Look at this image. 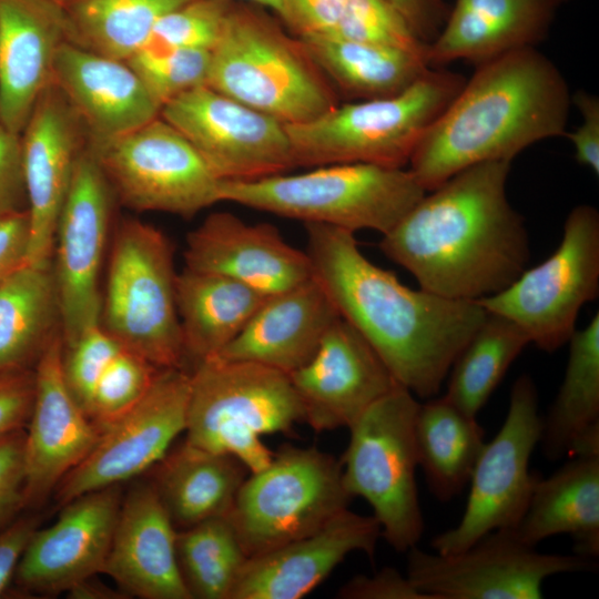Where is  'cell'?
Returning a JSON list of instances; mask_svg holds the SVG:
<instances>
[{
	"label": "cell",
	"instance_id": "obj_8",
	"mask_svg": "<svg viewBox=\"0 0 599 599\" xmlns=\"http://www.w3.org/2000/svg\"><path fill=\"white\" fill-rule=\"evenodd\" d=\"M173 248L156 227L121 221L110 253L101 326L155 367L183 368L185 354L175 301Z\"/></svg>",
	"mask_w": 599,
	"mask_h": 599
},
{
	"label": "cell",
	"instance_id": "obj_10",
	"mask_svg": "<svg viewBox=\"0 0 599 599\" xmlns=\"http://www.w3.org/2000/svg\"><path fill=\"white\" fill-rule=\"evenodd\" d=\"M351 500L341 460L315 447L287 445L250 473L226 517L248 558L318 530Z\"/></svg>",
	"mask_w": 599,
	"mask_h": 599
},
{
	"label": "cell",
	"instance_id": "obj_24",
	"mask_svg": "<svg viewBox=\"0 0 599 599\" xmlns=\"http://www.w3.org/2000/svg\"><path fill=\"white\" fill-rule=\"evenodd\" d=\"M53 83L84 128L89 146L115 140L160 115V108L125 61L71 41L57 52Z\"/></svg>",
	"mask_w": 599,
	"mask_h": 599
},
{
	"label": "cell",
	"instance_id": "obj_30",
	"mask_svg": "<svg viewBox=\"0 0 599 599\" xmlns=\"http://www.w3.org/2000/svg\"><path fill=\"white\" fill-rule=\"evenodd\" d=\"M568 343L562 383L542 418L539 444L549 460L599 455V313Z\"/></svg>",
	"mask_w": 599,
	"mask_h": 599
},
{
	"label": "cell",
	"instance_id": "obj_23",
	"mask_svg": "<svg viewBox=\"0 0 599 599\" xmlns=\"http://www.w3.org/2000/svg\"><path fill=\"white\" fill-rule=\"evenodd\" d=\"M185 267L223 275L267 296L312 277L306 252L290 245L268 223L248 224L214 212L186 236Z\"/></svg>",
	"mask_w": 599,
	"mask_h": 599
},
{
	"label": "cell",
	"instance_id": "obj_39",
	"mask_svg": "<svg viewBox=\"0 0 599 599\" xmlns=\"http://www.w3.org/2000/svg\"><path fill=\"white\" fill-rule=\"evenodd\" d=\"M161 109L175 98L207 85L211 51L143 48L125 61Z\"/></svg>",
	"mask_w": 599,
	"mask_h": 599
},
{
	"label": "cell",
	"instance_id": "obj_3",
	"mask_svg": "<svg viewBox=\"0 0 599 599\" xmlns=\"http://www.w3.org/2000/svg\"><path fill=\"white\" fill-rule=\"evenodd\" d=\"M559 68L536 47L476 67L409 161L426 192L488 161H512L539 141L565 136L571 106Z\"/></svg>",
	"mask_w": 599,
	"mask_h": 599
},
{
	"label": "cell",
	"instance_id": "obj_28",
	"mask_svg": "<svg viewBox=\"0 0 599 599\" xmlns=\"http://www.w3.org/2000/svg\"><path fill=\"white\" fill-rule=\"evenodd\" d=\"M571 0H456L427 47L430 67L464 60L476 65L542 42L559 10Z\"/></svg>",
	"mask_w": 599,
	"mask_h": 599
},
{
	"label": "cell",
	"instance_id": "obj_13",
	"mask_svg": "<svg viewBox=\"0 0 599 599\" xmlns=\"http://www.w3.org/2000/svg\"><path fill=\"white\" fill-rule=\"evenodd\" d=\"M541 426L535 383L521 375L512 385L504 424L475 464L465 511L455 527L432 539L434 551L459 552L490 531L519 524L537 478L529 471V460Z\"/></svg>",
	"mask_w": 599,
	"mask_h": 599
},
{
	"label": "cell",
	"instance_id": "obj_22",
	"mask_svg": "<svg viewBox=\"0 0 599 599\" xmlns=\"http://www.w3.org/2000/svg\"><path fill=\"white\" fill-rule=\"evenodd\" d=\"M382 537L376 518L341 511L318 530L248 557L229 599H300L318 587L352 552L374 558Z\"/></svg>",
	"mask_w": 599,
	"mask_h": 599
},
{
	"label": "cell",
	"instance_id": "obj_1",
	"mask_svg": "<svg viewBox=\"0 0 599 599\" xmlns=\"http://www.w3.org/2000/svg\"><path fill=\"white\" fill-rule=\"evenodd\" d=\"M312 277L339 316L356 328L397 383L432 398L486 318L476 301L444 297L402 284L361 252L354 233L306 223Z\"/></svg>",
	"mask_w": 599,
	"mask_h": 599
},
{
	"label": "cell",
	"instance_id": "obj_40",
	"mask_svg": "<svg viewBox=\"0 0 599 599\" xmlns=\"http://www.w3.org/2000/svg\"><path fill=\"white\" fill-rule=\"evenodd\" d=\"M159 369L122 346L93 390L87 408L88 417L101 432L145 395Z\"/></svg>",
	"mask_w": 599,
	"mask_h": 599
},
{
	"label": "cell",
	"instance_id": "obj_19",
	"mask_svg": "<svg viewBox=\"0 0 599 599\" xmlns=\"http://www.w3.org/2000/svg\"><path fill=\"white\" fill-rule=\"evenodd\" d=\"M30 219L26 264L51 261L58 219L77 160L88 136L69 102L52 82L20 134Z\"/></svg>",
	"mask_w": 599,
	"mask_h": 599
},
{
	"label": "cell",
	"instance_id": "obj_50",
	"mask_svg": "<svg viewBox=\"0 0 599 599\" xmlns=\"http://www.w3.org/2000/svg\"><path fill=\"white\" fill-rule=\"evenodd\" d=\"M33 519H19L0 530V595L16 573L17 566L32 534Z\"/></svg>",
	"mask_w": 599,
	"mask_h": 599
},
{
	"label": "cell",
	"instance_id": "obj_5",
	"mask_svg": "<svg viewBox=\"0 0 599 599\" xmlns=\"http://www.w3.org/2000/svg\"><path fill=\"white\" fill-rule=\"evenodd\" d=\"M465 81L460 73L430 67L398 94L338 103L311 121L286 125L295 164L405 167Z\"/></svg>",
	"mask_w": 599,
	"mask_h": 599
},
{
	"label": "cell",
	"instance_id": "obj_36",
	"mask_svg": "<svg viewBox=\"0 0 599 599\" xmlns=\"http://www.w3.org/2000/svg\"><path fill=\"white\" fill-rule=\"evenodd\" d=\"M190 0H69V41L126 61L149 42L158 21Z\"/></svg>",
	"mask_w": 599,
	"mask_h": 599
},
{
	"label": "cell",
	"instance_id": "obj_33",
	"mask_svg": "<svg viewBox=\"0 0 599 599\" xmlns=\"http://www.w3.org/2000/svg\"><path fill=\"white\" fill-rule=\"evenodd\" d=\"M333 88L354 101L398 94L429 68L405 49L327 37L298 38Z\"/></svg>",
	"mask_w": 599,
	"mask_h": 599
},
{
	"label": "cell",
	"instance_id": "obj_4",
	"mask_svg": "<svg viewBox=\"0 0 599 599\" xmlns=\"http://www.w3.org/2000/svg\"><path fill=\"white\" fill-rule=\"evenodd\" d=\"M261 6L235 0L211 51L207 87L285 125L338 104L335 89L302 41Z\"/></svg>",
	"mask_w": 599,
	"mask_h": 599
},
{
	"label": "cell",
	"instance_id": "obj_43",
	"mask_svg": "<svg viewBox=\"0 0 599 599\" xmlns=\"http://www.w3.org/2000/svg\"><path fill=\"white\" fill-rule=\"evenodd\" d=\"M26 432L0 436V530L26 506Z\"/></svg>",
	"mask_w": 599,
	"mask_h": 599
},
{
	"label": "cell",
	"instance_id": "obj_17",
	"mask_svg": "<svg viewBox=\"0 0 599 599\" xmlns=\"http://www.w3.org/2000/svg\"><path fill=\"white\" fill-rule=\"evenodd\" d=\"M113 194L87 146L80 153L58 219L52 264L63 345L100 323L99 287Z\"/></svg>",
	"mask_w": 599,
	"mask_h": 599
},
{
	"label": "cell",
	"instance_id": "obj_27",
	"mask_svg": "<svg viewBox=\"0 0 599 599\" xmlns=\"http://www.w3.org/2000/svg\"><path fill=\"white\" fill-rule=\"evenodd\" d=\"M339 317L321 285L309 280L270 295L220 356L252 362L286 374L304 366Z\"/></svg>",
	"mask_w": 599,
	"mask_h": 599
},
{
	"label": "cell",
	"instance_id": "obj_6",
	"mask_svg": "<svg viewBox=\"0 0 599 599\" xmlns=\"http://www.w3.org/2000/svg\"><path fill=\"white\" fill-rule=\"evenodd\" d=\"M426 194L409 169L368 163L317 166L298 174L223 181L221 202L351 232L390 231Z\"/></svg>",
	"mask_w": 599,
	"mask_h": 599
},
{
	"label": "cell",
	"instance_id": "obj_44",
	"mask_svg": "<svg viewBox=\"0 0 599 599\" xmlns=\"http://www.w3.org/2000/svg\"><path fill=\"white\" fill-rule=\"evenodd\" d=\"M34 395V370L0 373V436L21 429L29 420Z\"/></svg>",
	"mask_w": 599,
	"mask_h": 599
},
{
	"label": "cell",
	"instance_id": "obj_21",
	"mask_svg": "<svg viewBox=\"0 0 599 599\" xmlns=\"http://www.w3.org/2000/svg\"><path fill=\"white\" fill-rule=\"evenodd\" d=\"M121 501L113 486L64 504L52 525L32 534L16 569L19 585L41 593L73 591L102 572Z\"/></svg>",
	"mask_w": 599,
	"mask_h": 599
},
{
	"label": "cell",
	"instance_id": "obj_14",
	"mask_svg": "<svg viewBox=\"0 0 599 599\" xmlns=\"http://www.w3.org/2000/svg\"><path fill=\"white\" fill-rule=\"evenodd\" d=\"M589 566L576 554H542L512 529H497L450 555L409 549L406 576L428 599H539L546 579Z\"/></svg>",
	"mask_w": 599,
	"mask_h": 599
},
{
	"label": "cell",
	"instance_id": "obj_52",
	"mask_svg": "<svg viewBox=\"0 0 599 599\" xmlns=\"http://www.w3.org/2000/svg\"><path fill=\"white\" fill-rule=\"evenodd\" d=\"M60 6H64L69 0H51Z\"/></svg>",
	"mask_w": 599,
	"mask_h": 599
},
{
	"label": "cell",
	"instance_id": "obj_16",
	"mask_svg": "<svg viewBox=\"0 0 599 599\" xmlns=\"http://www.w3.org/2000/svg\"><path fill=\"white\" fill-rule=\"evenodd\" d=\"M190 373L159 369L145 395L103 428L88 456L55 488L60 505L141 475L159 464L185 432Z\"/></svg>",
	"mask_w": 599,
	"mask_h": 599
},
{
	"label": "cell",
	"instance_id": "obj_15",
	"mask_svg": "<svg viewBox=\"0 0 599 599\" xmlns=\"http://www.w3.org/2000/svg\"><path fill=\"white\" fill-rule=\"evenodd\" d=\"M160 116L221 181H251L296 166L286 125L207 85L166 103Z\"/></svg>",
	"mask_w": 599,
	"mask_h": 599
},
{
	"label": "cell",
	"instance_id": "obj_48",
	"mask_svg": "<svg viewBox=\"0 0 599 599\" xmlns=\"http://www.w3.org/2000/svg\"><path fill=\"white\" fill-rule=\"evenodd\" d=\"M414 34L429 45L443 29L450 7L446 0H386Z\"/></svg>",
	"mask_w": 599,
	"mask_h": 599
},
{
	"label": "cell",
	"instance_id": "obj_2",
	"mask_svg": "<svg viewBox=\"0 0 599 599\" xmlns=\"http://www.w3.org/2000/svg\"><path fill=\"white\" fill-rule=\"evenodd\" d=\"M511 161L471 165L426 194L379 242L422 290L463 301L495 295L527 268L524 217L507 197Z\"/></svg>",
	"mask_w": 599,
	"mask_h": 599
},
{
	"label": "cell",
	"instance_id": "obj_29",
	"mask_svg": "<svg viewBox=\"0 0 599 599\" xmlns=\"http://www.w3.org/2000/svg\"><path fill=\"white\" fill-rule=\"evenodd\" d=\"M547 478L537 476L516 536L529 546L569 535L576 555H599V455L569 457Z\"/></svg>",
	"mask_w": 599,
	"mask_h": 599
},
{
	"label": "cell",
	"instance_id": "obj_25",
	"mask_svg": "<svg viewBox=\"0 0 599 599\" xmlns=\"http://www.w3.org/2000/svg\"><path fill=\"white\" fill-rule=\"evenodd\" d=\"M69 41L62 6L51 0H0V124L21 134L53 82L60 45Z\"/></svg>",
	"mask_w": 599,
	"mask_h": 599
},
{
	"label": "cell",
	"instance_id": "obj_31",
	"mask_svg": "<svg viewBox=\"0 0 599 599\" xmlns=\"http://www.w3.org/2000/svg\"><path fill=\"white\" fill-rule=\"evenodd\" d=\"M267 295L233 278L184 267L175 301L185 359L217 355L244 328Z\"/></svg>",
	"mask_w": 599,
	"mask_h": 599
},
{
	"label": "cell",
	"instance_id": "obj_34",
	"mask_svg": "<svg viewBox=\"0 0 599 599\" xmlns=\"http://www.w3.org/2000/svg\"><path fill=\"white\" fill-rule=\"evenodd\" d=\"M414 437L429 490L443 502L454 499L468 485L485 445L483 427L444 395L419 403Z\"/></svg>",
	"mask_w": 599,
	"mask_h": 599
},
{
	"label": "cell",
	"instance_id": "obj_35",
	"mask_svg": "<svg viewBox=\"0 0 599 599\" xmlns=\"http://www.w3.org/2000/svg\"><path fill=\"white\" fill-rule=\"evenodd\" d=\"M60 328L51 261L23 264L0 282V373L27 368Z\"/></svg>",
	"mask_w": 599,
	"mask_h": 599
},
{
	"label": "cell",
	"instance_id": "obj_11",
	"mask_svg": "<svg viewBox=\"0 0 599 599\" xmlns=\"http://www.w3.org/2000/svg\"><path fill=\"white\" fill-rule=\"evenodd\" d=\"M599 294V212L573 207L562 240L544 262L525 270L501 292L476 301L515 322L538 348L552 353L576 331L581 307Z\"/></svg>",
	"mask_w": 599,
	"mask_h": 599
},
{
	"label": "cell",
	"instance_id": "obj_9",
	"mask_svg": "<svg viewBox=\"0 0 599 599\" xmlns=\"http://www.w3.org/2000/svg\"><path fill=\"white\" fill-rule=\"evenodd\" d=\"M418 407L402 386L378 399L348 428L341 460L347 493L368 502L382 537L398 552L416 547L424 532L414 437Z\"/></svg>",
	"mask_w": 599,
	"mask_h": 599
},
{
	"label": "cell",
	"instance_id": "obj_38",
	"mask_svg": "<svg viewBox=\"0 0 599 599\" xmlns=\"http://www.w3.org/2000/svg\"><path fill=\"white\" fill-rule=\"evenodd\" d=\"M176 557L191 598L229 599L247 556L226 516L176 531Z\"/></svg>",
	"mask_w": 599,
	"mask_h": 599
},
{
	"label": "cell",
	"instance_id": "obj_47",
	"mask_svg": "<svg viewBox=\"0 0 599 599\" xmlns=\"http://www.w3.org/2000/svg\"><path fill=\"white\" fill-rule=\"evenodd\" d=\"M571 103L579 110L582 121L567 136L575 149L576 161L599 174V99L595 93L579 90L571 94Z\"/></svg>",
	"mask_w": 599,
	"mask_h": 599
},
{
	"label": "cell",
	"instance_id": "obj_20",
	"mask_svg": "<svg viewBox=\"0 0 599 599\" xmlns=\"http://www.w3.org/2000/svg\"><path fill=\"white\" fill-rule=\"evenodd\" d=\"M61 328L38 358L26 432V506L41 504L97 444L100 429L70 392Z\"/></svg>",
	"mask_w": 599,
	"mask_h": 599
},
{
	"label": "cell",
	"instance_id": "obj_51",
	"mask_svg": "<svg viewBox=\"0 0 599 599\" xmlns=\"http://www.w3.org/2000/svg\"><path fill=\"white\" fill-rule=\"evenodd\" d=\"M241 1H246V2H251V3H254V4L261 6V7L266 8L267 10H270L271 12L274 13L276 11V9H277L280 0H241Z\"/></svg>",
	"mask_w": 599,
	"mask_h": 599
},
{
	"label": "cell",
	"instance_id": "obj_26",
	"mask_svg": "<svg viewBox=\"0 0 599 599\" xmlns=\"http://www.w3.org/2000/svg\"><path fill=\"white\" fill-rule=\"evenodd\" d=\"M175 541V527L155 488L139 485L121 501L102 572L143 599H192Z\"/></svg>",
	"mask_w": 599,
	"mask_h": 599
},
{
	"label": "cell",
	"instance_id": "obj_7",
	"mask_svg": "<svg viewBox=\"0 0 599 599\" xmlns=\"http://www.w3.org/2000/svg\"><path fill=\"white\" fill-rule=\"evenodd\" d=\"M304 422L288 374L252 362L212 356L190 373L185 443L230 455L250 473L273 456L263 435L288 434Z\"/></svg>",
	"mask_w": 599,
	"mask_h": 599
},
{
	"label": "cell",
	"instance_id": "obj_32",
	"mask_svg": "<svg viewBox=\"0 0 599 599\" xmlns=\"http://www.w3.org/2000/svg\"><path fill=\"white\" fill-rule=\"evenodd\" d=\"M248 474L235 457L184 441L159 463L152 485L174 527L185 529L226 516Z\"/></svg>",
	"mask_w": 599,
	"mask_h": 599
},
{
	"label": "cell",
	"instance_id": "obj_45",
	"mask_svg": "<svg viewBox=\"0 0 599 599\" xmlns=\"http://www.w3.org/2000/svg\"><path fill=\"white\" fill-rule=\"evenodd\" d=\"M337 597L342 599H428L407 576L385 567L372 576H354L344 583Z\"/></svg>",
	"mask_w": 599,
	"mask_h": 599
},
{
	"label": "cell",
	"instance_id": "obj_46",
	"mask_svg": "<svg viewBox=\"0 0 599 599\" xmlns=\"http://www.w3.org/2000/svg\"><path fill=\"white\" fill-rule=\"evenodd\" d=\"M20 135L0 124V219L26 210Z\"/></svg>",
	"mask_w": 599,
	"mask_h": 599
},
{
	"label": "cell",
	"instance_id": "obj_18",
	"mask_svg": "<svg viewBox=\"0 0 599 599\" xmlns=\"http://www.w3.org/2000/svg\"><path fill=\"white\" fill-rule=\"evenodd\" d=\"M290 377L304 422L315 432L349 428L368 407L400 386L370 344L341 316L314 356Z\"/></svg>",
	"mask_w": 599,
	"mask_h": 599
},
{
	"label": "cell",
	"instance_id": "obj_12",
	"mask_svg": "<svg viewBox=\"0 0 599 599\" xmlns=\"http://www.w3.org/2000/svg\"><path fill=\"white\" fill-rule=\"evenodd\" d=\"M88 148L113 196L131 210L191 217L221 202V181L160 115L115 140Z\"/></svg>",
	"mask_w": 599,
	"mask_h": 599
},
{
	"label": "cell",
	"instance_id": "obj_49",
	"mask_svg": "<svg viewBox=\"0 0 599 599\" xmlns=\"http://www.w3.org/2000/svg\"><path fill=\"white\" fill-rule=\"evenodd\" d=\"M30 238L28 210L0 219V282L26 264Z\"/></svg>",
	"mask_w": 599,
	"mask_h": 599
},
{
	"label": "cell",
	"instance_id": "obj_41",
	"mask_svg": "<svg viewBox=\"0 0 599 599\" xmlns=\"http://www.w3.org/2000/svg\"><path fill=\"white\" fill-rule=\"evenodd\" d=\"M235 0H190L164 14L144 48L207 50L216 45Z\"/></svg>",
	"mask_w": 599,
	"mask_h": 599
},
{
	"label": "cell",
	"instance_id": "obj_37",
	"mask_svg": "<svg viewBox=\"0 0 599 599\" xmlns=\"http://www.w3.org/2000/svg\"><path fill=\"white\" fill-rule=\"evenodd\" d=\"M529 343L515 322L487 312L453 363L445 396L464 413L476 417Z\"/></svg>",
	"mask_w": 599,
	"mask_h": 599
},
{
	"label": "cell",
	"instance_id": "obj_42",
	"mask_svg": "<svg viewBox=\"0 0 599 599\" xmlns=\"http://www.w3.org/2000/svg\"><path fill=\"white\" fill-rule=\"evenodd\" d=\"M121 348L122 345L100 323L84 329L70 344L63 345L64 379L85 414L98 382Z\"/></svg>",
	"mask_w": 599,
	"mask_h": 599
}]
</instances>
